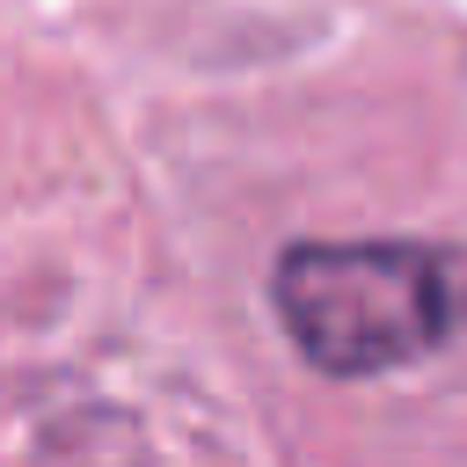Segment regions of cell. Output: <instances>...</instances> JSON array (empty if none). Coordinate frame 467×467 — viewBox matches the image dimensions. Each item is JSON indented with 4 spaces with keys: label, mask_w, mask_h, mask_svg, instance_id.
<instances>
[{
    "label": "cell",
    "mask_w": 467,
    "mask_h": 467,
    "mask_svg": "<svg viewBox=\"0 0 467 467\" xmlns=\"http://www.w3.org/2000/svg\"><path fill=\"white\" fill-rule=\"evenodd\" d=\"M270 306L314 372H401L467 328V255L445 241H292L270 263Z\"/></svg>",
    "instance_id": "6da1fadb"
}]
</instances>
